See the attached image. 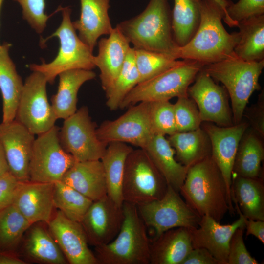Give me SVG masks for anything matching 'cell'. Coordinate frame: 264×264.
<instances>
[{
	"mask_svg": "<svg viewBox=\"0 0 264 264\" xmlns=\"http://www.w3.org/2000/svg\"><path fill=\"white\" fill-rule=\"evenodd\" d=\"M133 149L126 143L108 144L101 161L105 174L107 195L116 204L122 206V184L126 158Z\"/></svg>",
	"mask_w": 264,
	"mask_h": 264,
	"instance_id": "cell-32",
	"label": "cell"
},
{
	"mask_svg": "<svg viewBox=\"0 0 264 264\" xmlns=\"http://www.w3.org/2000/svg\"><path fill=\"white\" fill-rule=\"evenodd\" d=\"M245 226L236 230L229 243L227 264H258V262L248 251L243 240Z\"/></svg>",
	"mask_w": 264,
	"mask_h": 264,
	"instance_id": "cell-43",
	"label": "cell"
},
{
	"mask_svg": "<svg viewBox=\"0 0 264 264\" xmlns=\"http://www.w3.org/2000/svg\"><path fill=\"white\" fill-rule=\"evenodd\" d=\"M56 93L51 99V105L57 119H65L77 110L79 88L87 81L93 79L96 74L92 70L72 69L59 74Z\"/></svg>",
	"mask_w": 264,
	"mask_h": 264,
	"instance_id": "cell-27",
	"label": "cell"
},
{
	"mask_svg": "<svg viewBox=\"0 0 264 264\" xmlns=\"http://www.w3.org/2000/svg\"><path fill=\"white\" fill-rule=\"evenodd\" d=\"M264 60L246 61L236 56L203 66L215 81L221 82L231 100L234 124L242 120L243 113L252 93L261 89L259 77Z\"/></svg>",
	"mask_w": 264,
	"mask_h": 264,
	"instance_id": "cell-5",
	"label": "cell"
},
{
	"mask_svg": "<svg viewBox=\"0 0 264 264\" xmlns=\"http://www.w3.org/2000/svg\"><path fill=\"white\" fill-rule=\"evenodd\" d=\"M124 220L115 239L94 247L98 264H149L151 241L137 206L123 202Z\"/></svg>",
	"mask_w": 264,
	"mask_h": 264,
	"instance_id": "cell-4",
	"label": "cell"
},
{
	"mask_svg": "<svg viewBox=\"0 0 264 264\" xmlns=\"http://www.w3.org/2000/svg\"><path fill=\"white\" fill-rule=\"evenodd\" d=\"M247 119L249 126L263 138L264 137V89L259 95L257 102L247 109L243 116Z\"/></svg>",
	"mask_w": 264,
	"mask_h": 264,
	"instance_id": "cell-44",
	"label": "cell"
},
{
	"mask_svg": "<svg viewBox=\"0 0 264 264\" xmlns=\"http://www.w3.org/2000/svg\"><path fill=\"white\" fill-rule=\"evenodd\" d=\"M47 225L68 264H98L80 222L70 220L56 209Z\"/></svg>",
	"mask_w": 264,
	"mask_h": 264,
	"instance_id": "cell-17",
	"label": "cell"
},
{
	"mask_svg": "<svg viewBox=\"0 0 264 264\" xmlns=\"http://www.w3.org/2000/svg\"><path fill=\"white\" fill-rule=\"evenodd\" d=\"M193 248L189 229H171L151 241L150 264H182Z\"/></svg>",
	"mask_w": 264,
	"mask_h": 264,
	"instance_id": "cell-25",
	"label": "cell"
},
{
	"mask_svg": "<svg viewBox=\"0 0 264 264\" xmlns=\"http://www.w3.org/2000/svg\"><path fill=\"white\" fill-rule=\"evenodd\" d=\"M130 43L117 27L113 28L108 38L98 42V53L94 57L95 66L100 70V79L106 92L118 76L131 48Z\"/></svg>",
	"mask_w": 264,
	"mask_h": 264,
	"instance_id": "cell-22",
	"label": "cell"
},
{
	"mask_svg": "<svg viewBox=\"0 0 264 264\" xmlns=\"http://www.w3.org/2000/svg\"><path fill=\"white\" fill-rule=\"evenodd\" d=\"M116 27L134 48L161 53L177 60L179 46L173 37L169 0H150L141 13L120 22Z\"/></svg>",
	"mask_w": 264,
	"mask_h": 264,
	"instance_id": "cell-3",
	"label": "cell"
},
{
	"mask_svg": "<svg viewBox=\"0 0 264 264\" xmlns=\"http://www.w3.org/2000/svg\"><path fill=\"white\" fill-rule=\"evenodd\" d=\"M217 3H218L224 9L225 12V17L223 21L225 20L226 17V8L232 2L231 0H214Z\"/></svg>",
	"mask_w": 264,
	"mask_h": 264,
	"instance_id": "cell-50",
	"label": "cell"
},
{
	"mask_svg": "<svg viewBox=\"0 0 264 264\" xmlns=\"http://www.w3.org/2000/svg\"><path fill=\"white\" fill-rule=\"evenodd\" d=\"M165 179L168 185L178 192L185 180L188 168L175 158V151L165 135L154 134L144 149Z\"/></svg>",
	"mask_w": 264,
	"mask_h": 264,
	"instance_id": "cell-26",
	"label": "cell"
},
{
	"mask_svg": "<svg viewBox=\"0 0 264 264\" xmlns=\"http://www.w3.org/2000/svg\"><path fill=\"white\" fill-rule=\"evenodd\" d=\"M249 126L248 123L243 120L227 127L219 126L207 122H203L201 125L209 137L211 157L221 171L229 198L232 202L231 185L234 159L240 140Z\"/></svg>",
	"mask_w": 264,
	"mask_h": 264,
	"instance_id": "cell-16",
	"label": "cell"
},
{
	"mask_svg": "<svg viewBox=\"0 0 264 264\" xmlns=\"http://www.w3.org/2000/svg\"><path fill=\"white\" fill-rule=\"evenodd\" d=\"M182 264H220L211 253L202 247L193 248Z\"/></svg>",
	"mask_w": 264,
	"mask_h": 264,
	"instance_id": "cell-46",
	"label": "cell"
},
{
	"mask_svg": "<svg viewBox=\"0 0 264 264\" xmlns=\"http://www.w3.org/2000/svg\"><path fill=\"white\" fill-rule=\"evenodd\" d=\"M93 201L61 181L54 182L53 203L70 220L80 222Z\"/></svg>",
	"mask_w": 264,
	"mask_h": 264,
	"instance_id": "cell-36",
	"label": "cell"
},
{
	"mask_svg": "<svg viewBox=\"0 0 264 264\" xmlns=\"http://www.w3.org/2000/svg\"><path fill=\"white\" fill-rule=\"evenodd\" d=\"M134 54L139 75V83L148 80L183 61L161 53L143 49L134 48Z\"/></svg>",
	"mask_w": 264,
	"mask_h": 264,
	"instance_id": "cell-38",
	"label": "cell"
},
{
	"mask_svg": "<svg viewBox=\"0 0 264 264\" xmlns=\"http://www.w3.org/2000/svg\"><path fill=\"white\" fill-rule=\"evenodd\" d=\"M179 193L201 216L220 222L228 211L234 212L223 176L211 155L188 168Z\"/></svg>",
	"mask_w": 264,
	"mask_h": 264,
	"instance_id": "cell-2",
	"label": "cell"
},
{
	"mask_svg": "<svg viewBox=\"0 0 264 264\" xmlns=\"http://www.w3.org/2000/svg\"><path fill=\"white\" fill-rule=\"evenodd\" d=\"M240 39L234 49L235 55L246 61L264 60V15L239 22Z\"/></svg>",
	"mask_w": 264,
	"mask_h": 264,
	"instance_id": "cell-33",
	"label": "cell"
},
{
	"mask_svg": "<svg viewBox=\"0 0 264 264\" xmlns=\"http://www.w3.org/2000/svg\"><path fill=\"white\" fill-rule=\"evenodd\" d=\"M54 187V183L20 182L13 204L31 224L40 221L48 223L56 209Z\"/></svg>",
	"mask_w": 264,
	"mask_h": 264,
	"instance_id": "cell-20",
	"label": "cell"
},
{
	"mask_svg": "<svg viewBox=\"0 0 264 264\" xmlns=\"http://www.w3.org/2000/svg\"><path fill=\"white\" fill-rule=\"evenodd\" d=\"M263 138L249 126L243 134L236 152L232 176L262 178L261 163L264 159Z\"/></svg>",
	"mask_w": 264,
	"mask_h": 264,
	"instance_id": "cell-30",
	"label": "cell"
},
{
	"mask_svg": "<svg viewBox=\"0 0 264 264\" xmlns=\"http://www.w3.org/2000/svg\"><path fill=\"white\" fill-rule=\"evenodd\" d=\"M177 160L188 168L211 155V144L206 132L200 128L189 132H176L168 139Z\"/></svg>",
	"mask_w": 264,
	"mask_h": 264,
	"instance_id": "cell-31",
	"label": "cell"
},
{
	"mask_svg": "<svg viewBox=\"0 0 264 264\" xmlns=\"http://www.w3.org/2000/svg\"><path fill=\"white\" fill-rule=\"evenodd\" d=\"M47 81L44 75L33 71L24 83L15 119L34 135L55 126L57 120L47 95Z\"/></svg>",
	"mask_w": 264,
	"mask_h": 264,
	"instance_id": "cell-11",
	"label": "cell"
},
{
	"mask_svg": "<svg viewBox=\"0 0 264 264\" xmlns=\"http://www.w3.org/2000/svg\"><path fill=\"white\" fill-rule=\"evenodd\" d=\"M4 0H0V10L2 7V3L3 2Z\"/></svg>",
	"mask_w": 264,
	"mask_h": 264,
	"instance_id": "cell-51",
	"label": "cell"
},
{
	"mask_svg": "<svg viewBox=\"0 0 264 264\" xmlns=\"http://www.w3.org/2000/svg\"><path fill=\"white\" fill-rule=\"evenodd\" d=\"M17 253L27 264H68L50 232L47 223L44 222L30 225L23 236Z\"/></svg>",
	"mask_w": 264,
	"mask_h": 264,
	"instance_id": "cell-21",
	"label": "cell"
},
{
	"mask_svg": "<svg viewBox=\"0 0 264 264\" xmlns=\"http://www.w3.org/2000/svg\"><path fill=\"white\" fill-rule=\"evenodd\" d=\"M139 75L135 62L134 48L131 47L118 76L106 92V105L111 110L119 109L128 93L139 83Z\"/></svg>",
	"mask_w": 264,
	"mask_h": 264,
	"instance_id": "cell-37",
	"label": "cell"
},
{
	"mask_svg": "<svg viewBox=\"0 0 264 264\" xmlns=\"http://www.w3.org/2000/svg\"><path fill=\"white\" fill-rule=\"evenodd\" d=\"M200 22V0H174L172 28L174 39L178 46L190 42Z\"/></svg>",
	"mask_w": 264,
	"mask_h": 264,
	"instance_id": "cell-34",
	"label": "cell"
},
{
	"mask_svg": "<svg viewBox=\"0 0 264 264\" xmlns=\"http://www.w3.org/2000/svg\"><path fill=\"white\" fill-rule=\"evenodd\" d=\"M20 182L10 171L0 176V210L13 204Z\"/></svg>",
	"mask_w": 264,
	"mask_h": 264,
	"instance_id": "cell-45",
	"label": "cell"
},
{
	"mask_svg": "<svg viewBox=\"0 0 264 264\" xmlns=\"http://www.w3.org/2000/svg\"><path fill=\"white\" fill-rule=\"evenodd\" d=\"M239 218L232 223L221 225L211 217L201 216L198 227L189 229L193 248L208 250L220 264H227L229 243L237 229L245 226V217L235 207Z\"/></svg>",
	"mask_w": 264,
	"mask_h": 264,
	"instance_id": "cell-19",
	"label": "cell"
},
{
	"mask_svg": "<svg viewBox=\"0 0 264 264\" xmlns=\"http://www.w3.org/2000/svg\"><path fill=\"white\" fill-rule=\"evenodd\" d=\"M61 181L93 201L107 195L105 174L100 160L76 161Z\"/></svg>",
	"mask_w": 264,
	"mask_h": 264,
	"instance_id": "cell-24",
	"label": "cell"
},
{
	"mask_svg": "<svg viewBox=\"0 0 264 264\" xmlns=\"http://www.w3.org/2000/svg\"><path fill=\"white\" fill-rule=\"evenodd\" d=\"M22 9V17L38 34L45 29L50 16L45 12V0H12Z\"/></svg>",
	"mask_w": 264,
	"mask_h": 264,
	"instance_id": "cell-42",
	"label": "cell"
},
{
	"mask_svg": "<svg viewBox=\"0 0 264 264\" xmlns=\"http://www.w3.org/2000/svg\"><path fill=\"white\" fill-rule=\"evenodd\" d=\"M168 184L146 152L133 149L126 160L122 184L123 202L135 205L162 198Z\"/></svg>",
	"mask_w": 264,
	"mask_h": 264,
	"instance_id": "cell-8",
	"label": "cell"
},
{
	"mask_svg": "<svg viewBox=\"0 0 264 264\" xmlns=\"http://www.w3.org/2000/svg\"><path fill=\"white\" fill-rule=\"evenodd\" d=\"M231 197L235 207L246 218L264 220V185L262 178L233 176Z\"/></svg>",
	"mask_w": 264,
	"mask_h": 264,
	"instance_id": "cell-29",
	"label": "cell"
},
{
	"mask_svg": "<svg viewBox=\"0 0 264 264\" xmlns=\"http://www.w3.org/2000/svg\"><path fill=\"white\" fill-rule=\"evenodd\" d=\"M34 135L15 119L0 124V143L9 171L20 182L29 180V167Z\"/></svg>",
	"mask_w": 264,
	"mask_h": 264,
	"instance_id": "cell-18",
	"label": "cell"
},
{
	"mask_svg": "<svg viewBox=\"0 0 264 264\" xmlns=\"http://www.w3.org/2000/svg\"><path fill=\"white\" fill-rule=\"evenodd\" d=\"M246 236L252 235L264 243V220L245 218Z\"/></svg>",
	"mask_w": 264,
	"mask_h": 264,
	"instance_id": "cell-47",
	"label": "cell"
},
{
	"mask_svg": "<svg viewBox=\"0 0 264 264\" xmlns=\"http://www.w3.org/2000/svg\"><path fill=\"white\" fill-rule=\"evenodd\" d=\"M176 132H186L196 130L202 123L198 108L189 96L177 98L174 104Z\"/></svg>",
	"mask_w": 264,
	"mask_h": 264,
	"instance_id": "cell-39",
	"label": "cell"
},
{
	"mask_svg": "<svg viewBox=\"0 0 264 264\" xmlns=\"http://www.w3.org/2000/svg\"><path fill=\"white\" fill-rule=\"evenodd\" d=\"M79 19L72 24L80 39L93 51L98 38L113 28L109 15L110 0H80Z\"/></svg>",
	"mask_w": 264,
	"mask_h": 264,
	"instance_id": "cell-23",
	"label": "cell"
},
{
	"mask_svg": "<svg viewBox=\"0 0 264 264\" xmlns=\"http://www.w3.org/2000/svg\"><path fill=\"white\" fill-rule=\"evenodd\" d=\"M11 44H0V90L2 98V122L15 118L16 111L23 87L15 65L9 55Z\"/></svg>",
	"mask_w": 264,
	"mask_h": 264,
	"instance_id": "cell-28",
	"label": "cell"
},
{
	"mask_svg": "<svg viewBox=\"0 0 264 264\" xmlns=\"http://www.w3.org/2000/svg\"><path fill=\"white\" fill-rule=\"evenodd\" d=\"M59 129L55 125L35 138L29 167V180L51 183L61 181L75 162L60 144Z\"/></svg>",
	"mask_w": 264,
	"mask_h": 264,
	"instance_id": "cell-10",
	"label": "cell"
},
{
	"mask_svg": "<svg viewBox=\"0 0 264 264\" xmlns=\"http://www.w3.org/2000/svg\"><path fill=\"white\" fill-rule=\"evenodd\" d=\"M124 220L122 206L108 195L92 202L80 223L88 244L94 247L106 245L119 233Z\"/></svg>",
	"mask_w": 264,
	"mask_h": 264,
	"instance_id": "cell-15",
	"label": "cell"
},
{
	"mask_svg": "<svg viewBox=\"0 0 264 264\" xmlns=\"http://www.w3.org/2000/svg\"><path fill=\"white\" fill-rule=\"evenodd\" d=\"M200 22L193 38L179 47L177 59L195 61L204 66L235 56L234 49L239 32L228 33L224 28L225 12L214 0H200Z\"/></svg>",
	"mask_w": 264,
	"mask_h": 264,
	"instance_id": "cell-1",
	"label": "cell"
},
{
	"mask_svg": "<svg viewBox=\"0 0 264 264\" xmlns=\"http://www.w3.org/2000/svg\"><path fill=\"white\" fill-rule=\"evenodd\" d=\"M150 103V119L154 134L169 136L176 132L174 104L169 101Z\"/></svg>",
	"mask_w": 264,
	"mask_h": 264,
	"instance_id": "cell-40",
	"label": "cell"
},
{
	"mask_svg": "<svg viewBox=\"0 0 264 264\" xmlns=\"http://www.w3.org/2000/svg\"><path fill=\"white\" fill-rule=\"evenodd\" d=\"M60 8L62 14L60 25L41 42L43 45L49 38L57 37L60 47L56 57L49 63L29 65L31 70L42 73L50 84L53 83L56 77L64 71L77 69L92 70L95 67L93 51L80 39L73 26L71 9L69 7Z\"/></svg>",
	"mask_w": 264,
	"mask_h": 264,
	"instance_id": "cell-6",
	"label": "cell"
},
{
	"mask_svg": "<svg viewBox=\"0 0 264 264\" xmlns=\"http://www.w3.org/2000/svg\"><path fill=\"white\" fill-rule=\"evenodd\" d=\"M130 106L113 120L103 121L96 128L98 138L107 145L111 142L129 143L144 149L154 135L150 119V102Z\"/></svg>",
	"mask_w": 264,
	"mask_h": 264,
	"instance_id": "cell-13",
	"label": "cell"
},
{
	"mask_svg": "<svg viewBox=\"0 0 264 264\" xmlns=\"http://www.w3.org/2000/svg\"><path fill=\"white\" fill-rule=\"evenodd\" d=\"M224 22L230 27L251 17L264 15V0H239L226 8Z\"/></svg>",
	"mask_w": 264,
	"mask_h": 264,
	"instance_id": "cell-41",
	"label": "cell"
},
{
	"mask_svg": "<svg viewBox=\"0 0 264 264\" xmlns=\"http://www.w3.org/2000/svg\"><path fill=\"white\" fill-rule=\"evenodd\" d=\"M179 193L168 185L162 198L137 205L141 218L147 228L154 231V238L175 228L198 227L201 216L184 201Z\"/></svg>",
	"mask_w": 264,
	"mask_h": 264,
	"instance_id": "cell-9",
	"label": "cell"
},
{
	"mask_svg": "<svg viewBox=\"0 0 264 264\" xmlns=\"http://www.w3.org/2000/svg\"><path fill=\"white\" fill-rule=\"evenodd\" d=\"M31 223L12 204L0 210V250L17 253Z\"/></svg>",
	"mask_w": 264,
	"mask_h": 264,
	"instance_id": "cell-35",
	"label": "cell"
},
{
	"mask_svg": "<svg viewBox=\"0 0 264 264\" xmlns=\"http://www.w3.org/2000/svg\"><path fill=\"white\" fill-rule=\"evenodd\" d=\"M0 264H27L17 253L0 250Z\"/></svg>",
	"mask_w": 264,
	"mask_h": 264,
	"instance_id": "cell-48",
	"label": "cell"
},
{
	"mask_svg": "<svg viewBox=\"0 0 264 264\" xmlns=\"http://www.w3.org/2000/svg\"><path fill=\"white\" fill-rule=\"evenodd\" d=\"M194 82L188 94L196 103L202 122L222 127L234 125L229 96L225 87L216 83L203 67Z\"/></svg>",
	"mask_w": 264,
	"mask_h": 264,
	"instance_id": "cell-14",
	"label": "cell"
},
{
	"mask_svg": "<svg viewBox=\"0 0 264 264\" xmlns=\"http://www.w3.org/2000/svg\"><path fill=\"white\" fill-rule=\"evenodd\" d=\"M9 171L5 156L0 143V176Z\"/></svg>",
	"mask_w": 264,
	"mask_h": 264,
	"instance_id": "cell-49",
	"label": "cell"
},
{
	"mask_svg": "<svg viewBox=\"0 0 264 264\" xmlns=\"http://www.w3.org/2000/svg\"><path fill=\"white\" fill-rule=\"evenodd\" d=\"M96 130L88 108L82 106L64 119L59 131L60 144L76 161L100 160L108 145L98 138Z\"/></svg>",
	"mask_w": 264,
	"mask_h": 264,
	"instance_id": "cell-12",
	"label": "cell"
},
{
	"mask_svg": "<svg viewBox=\"0 0 264 264\" xmlns=\"http://www.w3.org/2000/svg\"><path fill=\"white\" fill-rule=\"evenodd\" d=\"M204 66L197 61L183 60L180 64L137 84L124 98L119 109L141 102L169 101L174 97L189 96L188 88Z\"/></svg>",
	"mask_w": 264,
	"mask_h": 264,
	"instance_id": "cell-7",
	"label": "cell"
}]
</instances>
